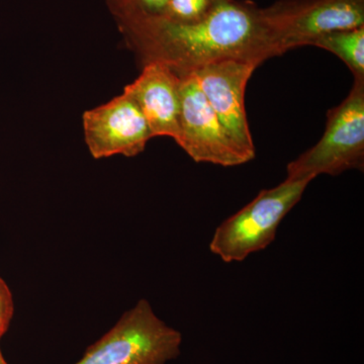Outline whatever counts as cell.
<instances>
[{
  "label": "cell",
  "instance_id": "9",
  "mask_svg": "<svg viewBox=\"0 0 364 364\" xmlns=\"http://www.w3.org/2000/svg\"><path fill=\"white\" fill-rule=\"evenodd\" d=\"M181 77L160 62L144 65L138 78L124 92L135 100L149 126L151 135L178 136Z\"/></svg>",
  "mask_w": 364,
  "mask_h": 364
},
{
  "label": "cell",
  "instance_id": "10",
  "mask_svg": "<svg viewBox=\"0 0 364 364\" xmlns=\"http://www.w3.org/2000/svg\"><path fill=\"white\" fill-rule=\"evenodd\" d=\"M311 46L336 55L350 69L354 79L364 80V26L326 33Z\"/></svg>",
  "mask_w": 364,
  "mask_h": 364
},
{
  "label": "cell",
  "instance_id": "4",
  "mask_svg": "<svg viewBox=\"0 0 364 364\" xmlns=\"http://www.w3.org/2000/svg\"><path fill=\"white\" fill-rule=\"evenodd\" d=\"M364 166V80L354 79L349 95L327 112L324 135L287 165V178L336 176Z\"/></svg>",
  "mask_w": 364,
  "mask_h": 364
},
{
  "label": "cell",
  "instance_id": "5",
  "mask_svg": "<svg viewBox=\"0 0 364 364\" xmlns=\"http://www.w3.org/2000/svg\"><path fill=\"white\" fill-rule=\"evenodd\" d=\"M262 13L277 56L326 33L364 26V0H279Z\"/></svg>",
  "mask_w": 364,
  "mask_h": 364
},
{
  "label": "cell",
  "instance_id": "11",
  "mask_svg": "<svg viewBox=\"0 0 364 364\" xmlns=\"http://www.w3.org/2000/svg\"><path fill=\"white\" fill-rule=\"evenodd\" d=\"M117 26L159 18L168 0H105Z\"/></svg>",
  "mask_w": 364,
  "mask_h": 364
},
{
  "label": "cell",
  "instance_id": "14",
  "mask_svg": "<svg viewBox=\"0 0 364 364\" xmlns=\"http://www.w3.org/2000/svg\"><path fill=\"white\" fill-rule=\"evenodd\" d=\"M0 364H9L6 363V359H4V355H2L1 349H0Z\"/></svg>",
  "mask_w": 364,
  "mask_h": 364
},
{
  "label": "cell",
  "instance_id": "8",
  "mask_svg": "<svg viewBox=\"0 0 364 364\" xmlns=\"http://www.w3.org/2000/svg\"><path fill=\"white\" fill-rule=\"evenodd\" d=\"M85 142L95 159L142 153L153 136L135 100L126 93L83 114Z\"/></svg>",
  "mask_w": 364,
  "mask_h": 364
},
{
  "label": "cell",
  "instance_id": "7",
  "mask_svg": "<svg viewBox=\"0 0 364 364\" xmlns=\"http://www.w3.org/2000/svg\"><path fill=\"white\" fill-rule=\"evenodd\" d=\"M253 62L224 60L191 72L208 104L232 141L248 157L255 158L245 109L246 86L257 68Z\"/></svg>",
  "mask_w": 364,
  "mask_h": 364
},
{
  "label": "cell",
  "instance_id": "3",
  "mask_svg": "<svg viewBox=\"0 0 364 364\" xmlns=\"http://www.w3.org/2000/svg\"><path fill=\"white\" fill-rule=\"evenodd\" d=\"M181 343V333L140 299L76 364H166L178 358Z\"/></svg>",
  "mask_w": 364,
  "mask_h": 364
},
{
  "label": "cell",
  "instance_id": "6",
  "mask_svg": "<svg viewBox=\"0 0 364 364\" xmlns=\"http://www.w3.org/2000/svg\"><path fill=\"white\" fill-rule=\"evenodd\" d=\"M181 114L176 142L198 163L225 167L250 161L232 141L191 74L181 76Z\"/></svg>",
  "mask_w": 364,
  "mask_h": 364
},
{
  "label": "cell",
  "instance_id": "12",
  "mask_svg": "<svg viewBox=\"0 0 364 364\" xmlns=\"http://www.w3.org/2000/svg\"><path fill=\"white\" fill-rule=\"evenodd\" d=\"M220 0H168L162 20L171 23H193L203 20L214 11Z\"/></svg>",
  "mask_w": 364,
  "mask_h": 364
},
{
  "label": "cell",
  "instance_id": "2",
  "mask_svg": "<svg viewBox=\"0 0 364 364\" xmlns=\"http://www.w3.org/2000/svg\"><path fill=\"white\" fill-rule=\"evenodd\" d=\"M310 179L287 178L263 189L255 198L215 229L210 252L224 262H241L274 241L279 224L301 200Z\"/></svg>",
  "mask_w": 364,
  "mask_h": 364
},
{
  "label": "cell",
  "instance_id": "1",
  "mask_svg": "<svg viewBox=\"0 0 364 364\" xmlns=\"http://www.w3.org/2000/svg\"><path fill=\"white\" fill-rule=\"evenodd\" d=\"M119 28L144 65L160 62L179 76L224 60L261 65L277 56L262 9L246 0H220L196 23L179 25L154 18Z\"/></svg>",
  "mask_w": 364,
  "mask_h": 364
},
{
  "label": "cell",
  "instance_id": "13",
  "mask_svg": "<svg viewBox=\"0 0 364 364\" xmlns=\"http://www.w3.org/2000/svg\"><path fill=\"white\" fill-rule=\"evenodd\" d=\"M14 299L11 289L0 277V339L6 334L14 316Z\"/></svg>",
  "mask_w": 364,
  "mask_h": 364
}]
</instances>
